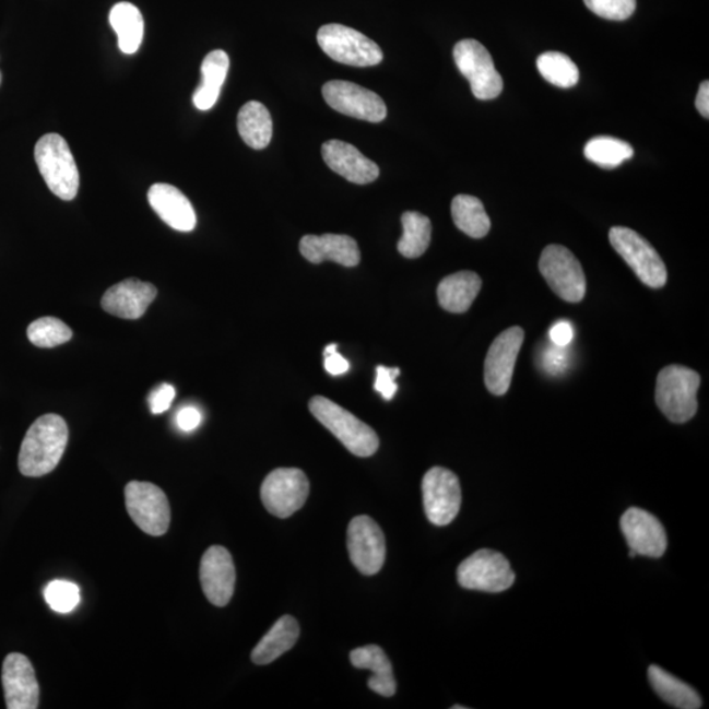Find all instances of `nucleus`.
I'll return each instance as SVG.
<instances>
[{"label":"nucleus","instance_id":"obj_20","mask_svg":"<svg viewBox=\"0 0 709 709\" xmlns=\"http://www.w3.org/2000/svg\"><path fill=\"white\" fill-rule=\"evenodd\" d=\"M322 157L331 170L351 184L369 185L379 178V166L347 142L338 140L324 142Z\"/></svg>","mask_w":709,"mask_h":709},{"label":"nucleus","instance_id":"obj_6","mask_svg":"<svg viewBox=\"0 0 709 709\" xmlns=\"http://www.w3.org/2000/svg\"><path fill=\"white\" fill-rule=\"evenodd\" d=\"M608 237L616 252L626 260L643 284L650 288H662L666 284L665 263L654 247L639 233L628 227L614 226Z\"/></svg>","mask_w":709,"mask_h":709},{"label":"nucleus","instance_id":"obj_16","mask_svg":"<svg viewBox=\"0 0 709 709\" xmlns=\"http://www.w3.org/2000/svg\"><path fill=\"white\" fill-rule=\"evenodd\" d=\"M621 529L629 545L630 557L637 555L659 558L665 555L667 537L662 523L652 513L637 509L624 512Z\"/></svg>","mask_w":709,"mask_h":709},{"label":"nucleus","instance_id":"obj_37","mask_svg":"<svg viewBox=\"0 0 709 709\" xmlns=\"http://www.w3.org/2000/svg\"><path fill=\"white\" fill-rule=\"evenodd\" d=\"M401 370L399 368H387L379 366L376 369L375 389L381 393L383 399L390 401L393 399L399 386L395 383Z\"/></svg>","mask_w":709,"mask_h":709},{"label":"nucleus","instance_id":"obj_7","mask_svg":"<svg viewBox=\"0 0 709 709\" xmlns=\"http://www.w3.org/2000/svg\"><path fill=\"white\" fill-rule=\"evenodd\" d=\"M453 60L460 73L471 83L472 94L478 101L496 99L503 93V76L483 44L472 38L459 42L453 48Z\"/></svg>","mask_w":709,"mask_h":709},{"label":"nucleus","instance_id":"obj_23","mask_svg":"<svg viewBox=\"0 0 709 709\" xmlns=\"http://www.w3.org/2000/svg\"><path fill=\"white\" fill-rule=\"evenodd\" d=\"M483 282L477 273L460 271L441 280L438 287L440 307L450 314H465L480 294Z\"/></svg>","mask_w":709,"mask_h":709},{"label":"nucleus","instance_id":"obj_14","mask_svg":"<svg viewBox=\"0 0 709 709\" xmlns=\"http://www.w3.org/2000/svg\"><path fill=\"white\" fill-rule=\"evenodd\" d=\"M351 562L364 576H375L381 570L387 556L386 536L380 525L367 516L351 520L347 530Z\"/></svg>","mask_w":709,"mask_h":709},{"label":"nucleus","instance_id":"obj_35","mask_svg":"<svg viewBox=\"0 0 709 709\" xmlns=\"http://www.w3.org/2000/svg\"><path fill=\"white\" fill-rule=\"evenodd\" d=\"M44 596L48 606L56 613L69 614L80 606L81 589L70 581L55 580L45 588Z\"/></svg>","mask_w":709,"mask_h":709},{"label":"nucleus","instance_id":"obj_9","mask_svg":"<svg viewBox=\"0 0 709 709\" xmlns=\"http://www.w3.org/2000/svg\"><path fill=\"white\" fill-rule=\"evenodd\" d=\"M126 505L129 517L147 535H165L170 527V504L157 485L132 481L126 486Z\"/></svg>","mask_w":709,"mask_h":709},{"label":"nucleus","instance_id":"obj_36","mask_svg":"<svg viewBox=\"0 0 709 709\" xmlns=\"http://www.w3.org/2000/svg\"><path fill=\"white\" fill-rule=\"evenodd\" d=\"M596 16L607 21L623 22L635 14L637 0H583Z\"/></svg>","mask_w":709,"mask_h":709},{"label":"nucleus","instance_id":"obj_44","mask_svg":"<svg viewBox=\"0 0 709 709\" xmlns=\"http://www.w3.org/2000/svg\"><path fill=\"white\" fill-rule=\"evenodd\" d=\"M0 83H2V73H0Z\"/></svg>","mask_w":709,"mask_h":709},{"label":"nucleus","instance_id":"obj_29","mask_svg":"<svg viewBox=\"0 0 709 709\" xmlns=\"http://www.w3.org/2000/svg\"><path fill=\"white\" fill-rule=\"evenodd\" d=\"M650 686L667 705L680 709H699L702 706L700 696L687 683L675 678L660 666L648 670Z\"/></svg>","mask_w":709,"mask_h":709},{"label":"nucleus","instance_id":"obj_32","mask_svg":"<svg viewBox=\"0 0 709 709\" xmlns=\"http://www.w3.org/2000/svg\"><path fill=\"white\" fill-rule=\"evenodd\" d=\"M584 157L603 168H615L634 157V147L628 142L601 135L590 140L584 146Z\"/></svg>","mask_w":709,"mask_h":709},{"label":"nucleus","instance_id":"obj_17","mask_svg":"<svg viewBox=\"0 0 709 709\" xmlns=\"http://www.w3.org/2000/svg\"><path fill=\"white\" fill-rule=\"evenodd\" d=\"M200 582L206 600L214 606L225 607L236 588V566L229 551L213 545L204 553L200 564Z\"/></svg>","mask_w":709,"mask_h":709},{"label":"nucleus","instance_id":"obj_41","mask_svg":"<svg viewBox=\"0 0 709 709\" xmlns=\"http://www.w3.org/2000/svg\"><path fill=\"white\" fill-rule=\"evenodd\" d=\"M201 422V414L198 409L188 406L180 410L177 415V423L180 430L190 433L198 428Z\"/></svg>","mask_w":709,"mask_h":709},{"label":"nucleus","instance_id":"obj_27","mask_svg":"<svg viewBox=\"0 0 709 709\" xmlns=\"http://www.w3.org/2000/svg\"><path fill=\"white\" fill-rule=\"evenodd\" d=\"M109 23L119 38L122 54L134 55L144 40L145 23L141 11L132 3H117L109 12Z\"/></svg>","mask_w":709,"mask_h":709},{"label":"nucleus","instance_id":"obj_2","mask_svg":"<svg viewBox=\"0 0 709 709\" xmlns=\"http://www.w3.org/2000/svg\"><path fill=\"white\" fill-rule=\"evenodd\" d=\"M309 410L355 457L369 458L379 450L380 440L374 428L327 397H314Z\"/></svg>","mask_w":709,"mask_h":709},{"label":"nucleus","instance_id":"obj_28","mask_svg":"<svg viewBox=\"0 0 709 709\" xmlns=\"http://www.w3.org/2000/svg\"><path fill=\"white\" fill-rule=\"evenodd\" d=\"M238 132L245 144L256 151L270 145L272 139V119L270 110L259 102L246 103L238 114Z\"/></svg>","mask_w":709,"mask_h":709},{"label":"nucleus","instance_id":"obj_33","mask_svg":"<svg viewBox=\"0 0 709 709\" xmlns=\"http://www.w3.org/2000/svg\"><path fill=\"white\" fill-rule=\"evenodd\" d=\"M536 67L546 82L559 88L575 87L580 81V70L577 64L559 51H546L539 56Z\"/></svg>","mask_w":709,"mask_h":709},{"label":"nucleus","instance_id":"obj_43","mask_svg":"<svg viewBox=\"0 0 709 709\" xmlns=\"http://www.w3.org/2000/svg\"><path fill=\"white\" fill-rule=\"evenodd\" d=\"M696 108L700 115L708 119L709 117V82L705 81L700 84L699 93L696 95Z\"/></svg>","mask_w":709,"mask_h":709},{"label":"nucleus","instance_id":"obj_11","mask_svg":"<svg viewBox=\"0 0 709 709\" xmlns=\"http://www.w3.org/2000/svg\"><path fill=\"white\" fill-rule=\"evenodd\" d=\"M307 474L296 468H279L263 481L260 497L267 511L277 518H289L302 509L309 497Z\"/></svg>","mask_w":709,"mask_h":709},{"label":"nucleus","instance_id":"obj_3","mask_svg":"<svg viewBox=\"0 0 709 709\" xmlns=\"http://www.w3.org/2000/svg\"><path fill=\"white\" fill-rule=\"evenodd\" d=\"M35 159L49 190L64 201L73 200L80 190V172L68 142L57 133L42 137L35 146Z\"/></svg>","mask_w":709,"mask_h":709},{"label":"nucleus","instance_id":"obj_26","mask_svg":"<svg viewBox=\"0 0 709 709\" xmlns=\"http://www.w3.org/2000/svg\"><path fill=\"white\" fill-rule=\"evenodd\" d=\"M229 64V56L224 50H213L204 58L201 64V82L193 94L194 107L210 110L217 103Z\"/></svg>","mask_w":709,"mask_h":709},{"label":"nucleus","instance_id":"obj_19","mask_svg":"<svg viewBox=\"0 0 709 709\" xmlns=\"http://www.w3.org/2000/svg\"><path fill=\"white\" fill-rule=\"evenodd\" d=\"M158 291L151 283L127 279L110 287L102 298V307L107 314L139 320L157 297Z\"/></svg>","mask_w":709,"mask_h":709},{"label":"nucleus","instance_id":"obj_18","mask_svg":"<svg viewBox=\"0 0 709 709\" xmlns=\"http://www.w3.org/2000/svg\"><path fill=\"white\" fill-rule=\"evenodd\" d=\"M5 706L9 709H36L40 701V687L28 657L11 653L2 669Z\"/></svg>","mask_w":709,"mask_h":709},{"label":"nucleus","instance_id":"obj_38","mask_svg":"<svg viewBox=\"0 0 709 709\" xmlns=\"http://www.w3.org/2000/svg\"><path fill=\"white\" fill-rule=\"evenodd\" d=\"M175 388L170 383H162L157 389H154L151 397H149V405L153 414H162L170 409L175 399Z\"/></svg>","mask_w":709,"mask_h":709},{"label":"nucleus","instance_id":"obj_22","mask_svg":"<svg viewBox=\"0 0 709 709\" xmlns=\"http://www.w3.org/2000/svg\"><path fill=\"white\" fill-rule=\"evenodd\" d=\"M302 256L310 263L320 264L331 260L344 267L361 263V250L356 240L343 234H323V236H305L300 240Z\"/></svg>","mask_w":709,"mask_h":709},{"label":"nucleus","instance_id":"obj_34","mask_svg":"<svg viewBox=\"0 0 709 709\" xmlns=\"http://www.w3.org/2000/svg\"><path fill=\"white\" fill-rule=\"evenodd\" d=\"M27 335L36 347L54 348L69 342L73 331L58 318L43 317L29 324Z\"/></svg>","mask_w":709,"mask_h":709},{"label":"nucleus","instance_id":"obj_15","mask_svg":"<svg viewBox=\"0 0 709 709\" xmlns=\"http://www.w3.org/2000/svg\"><path fill=\"white\" fill-rule=\"evenodd\" d=\"M523 341V329L516 327L504 331L492 343L485 361V383L494 395H504L509 390Z\"/></svg>","mask_w":709,"mask_h":709},{"label":"nucleus","instance_id":"obj_12","mask_svg":"<svg viewBox=\"0 0 709 709\" xmlns=\"http://www.w3.org/2000/svg\"><path fill=\"white\" fill-rule=\"evenodd\" d=\"M423 506L435 525H447L458 517L461 507L460 481L446 468L435 466L422 481Z\"/></svg>","mask_w":709,"mask_h":709},{"label":"nucleus","instance_id":"obj_25","mask_svg":"<svg viewBox=\"0 0 709 709\" xmlns=\"http://www.w3.org/2000/svg\"><path fill=\"white\" fill-rule=\"evenodd\" d=\"M351 663L357 669L373 672L368 680V687L376 694L390 698L395 694V680L392 663L380 647L367 646L353 650L350 654Z\"/></svg>","mask_w":709,"mask_h":709},{"label":"nucleus","instance_id":"obj_39","mask_svg":"<svg viewBox=\"0 0 709 709\" xmlns=\"http://www.w3.org/2000/svg\"><path fill=\"white\" fill-rule=\"evenodd\" d=\"M575 331L571 328V324L566 321H559L553 324V328L550 331V338L553 344L556 346L566 347L574 340Z\"/></svg>","mask_w":709,"mask_h":709},{"label":"nucleus","instance_id":"obj_10","mask_svg":"<svg viewBox=\"0 0 709 709\" xmlns=\"http://www.w3.org/2000/svg\"><path fill=\"white\" fill-rule=\"evenodd\" d=\"M458 581L461 588L468 590L503 593L512 587L516 575L504 555L496 551L481 550L460 564Z\"/></svg>","mask_w":709,"mask_h":709},{"label":"nucleus","instance_id":"obj_40","mask_svg":"<svg viewBox=\"0 0 709 709\" xmlns=\"http://www.w3.org/2000/svg\"><path fill=\"white\" fill-rule=\"evenodd\" d=\"M565 347L556 346L555 348L546 350L544 356V366L550 370L551 374H558L566 367V354L564 351Z\"/></svg>","mask_w":709,"mask_h":709},{"label":"nucleus","instance_id":"obj_5","mask_svg":"<svg viewBox=\"0 0 709 709\" xmlns=\"http://www.w3.org/2000/svg\"><path fill=\"white\" fill-rule=\"evenodd\" d=\"M317 42L331 60L348 67H376L383 58L379 45L359 31L342 24L323 25L318 31Z\"/></svg>","mask_w":709,"mask_h":709},{"label":"nucleus","instance_id":"obj_1","mask_svg":"<svg viewBox=\"0 0 709 709\" xmlns=\"http://www.w3.org/2000/svg\"><path fill=\"white\" fill-rule=\"evenodd\" d=\"M68 440L69 428L62 416H40L25 434L19 453V471L27 477H42L55 471L67 450Z\"/></svg>","mask_w":709,"mask_h":709},{"label":"nucleus","instance_id":"obj_4","mask_svg":"<svg viewBox=\"0 0 709 709\" xmlns=\"http://www.w3.org/2000/svg\"><path fill=\"white\" fill-rule=\"evenodd\" d=\"M700 376L683 366H667L657 377L655 402L669 421L686 423L698 410Z\"/></svg>","mask_w":709,"mask_h":709},{"label":"nucleus","instance_id":"obj_21","mask_svg":"<svg viewBox=\"0 0 709 709\" xmlns=\"http://www.w3.org/2000/svg\"><path fill=\"white\" fill-rule=\"evenodd\" d=\"M149 204L162 221L178 232H192L198 218L191 201L177 187L157 184L147 192Z\"/></svg>","mask_w":709,"mask_h":709},{"label":"nucleus","instance_id":"obj_42","mask_svg":"<svg viewBox=\"0 0 709 709\" xmlns=\"http://www.w3.org/2000/svg\"><path fill=\"white\" fill-rule=\"evenodd\" d=\"M324 368L330 375L340 376L347 373L350 364L335 351L333 354L324 355Z\"/></svg>","mask_w":709,"mask_h":709},{"label":"nucleus","instance_id":"obj_13","mask_svg":"<svg viewBox=\"0 0 709 709\" xmlns=\"http://www.w3.org/2000/svg\"><path fill=\"white\" fill-rule=\"evenodd\" d=\"M322 95L336 113L357 120L381 122L388 115L379 95L353 82L330 81L324 84Z\"/></svg>","mask_w":709,"mask_h":709},{"label":"nucleus","instance_id":"obj_30","mask_svg":"<svg viewBox=\"0 0 709 709\" xmlns=\"http://www.w3.org/2000/svg\"><path fill=\"white\" fill-rule=\"evenodd\" d=\"M451 212L454 225L466 236L478 239L489 233L491 218L480 199L471 194H458L452 200Z\"/></svg>","mask_w":709,"mask_h":709},{"label":"nucleus","instance_id":"obj_31","mask_svg":"<svg viewBox=\"0 0 709 709\" xmlns=\"http://www.w3.org/2000/svg\"><path fill=\"white\" fill-rule=\"evenodd\" d=\"M403 234L397 249L402 257L415 259L423 256L432 243V221L420 212L402 214Z\"/></svg>","mask_w":709,"mask_h":709},{"label":"nucleus","instance_id":"obj_24","mask_svg":"<svg viewBox=\"0 0 709 709\" xmlns=\"http://www.w3.org/2000/svg\"><path fill=\"white\" fill-rule=\"evenodd\" d=\"M300 636V626L295 617L285 615L273 624L258 646L253 648L251 660L256 665H270L280 655L287 653Z\"/></svg>","mask_w":709,"mask_h":709},{"label":"nucleus","instance_id":"obj_8","mask_svg":"<svg viewBox=\"0 0 709 709\" xmlns=\"http://www.w3.org/2000/svg\"><path fill=\"white\" fill-rule=\"evenodd\" d=\"M540 272L558 297L580 303L587 295V277L574 252L564 246H546L539 262Z\"/></svg>","mask_w":709,"mask_h":709}]
</instances>
